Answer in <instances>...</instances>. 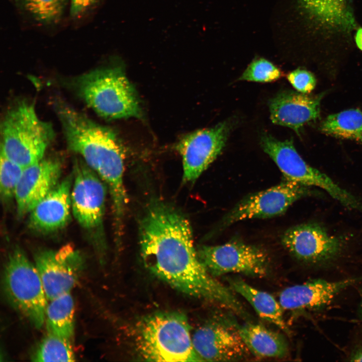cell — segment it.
Wrapping results in <instances>:
<instances>
[{
  "instance_id": "obj_17",
  "label": "cell",
  "mask_w": 362,
  "mask_h": 362,
  "mask_svg": "<svg viewBox=\"0 0 362 362\" xmlns=\"http://www.w3.org/2000/svg\"><path fill=\"white\" fill-rule=\"evenodd\" d=\"M360 280L359 278L329 281L318 279L286 288L279 301L283 309H319L329 305L342 291Z\"/></svg>"
},
{
  "instance_id": "obj_21",
  "label": "cell",
  "mask_w": 362,
  "mask_h": 362,
  "mask_svg": "<svg viewBox=\"0 0 362 362\" xmlns=\"http://www.w3.org/2000/svg\"><path fill=\"white\" fill-rule=\"evenodd\" d=\"M228 282L231 288L244 298L259 317L290 333L284 318L283 309L272 295L256 289L241 279H229Z\"/></svg>"
},
{
  "instance_id": "obj_1",
  "label": "cell",
  "mask_w": 362,
  "mask_h": 362,
  "mask_svg": "<svg viewBox=\"0 0 362 362\" xmlns=\"http://www.w3.org/2000/svg\"><path fill=\"white\" fill-rule=\"evenodd\" d=\"M139 242L144 265L156 277L183 293L246 316L232 291L200 259L190 222L175 208L161 202L151 204L140 222Z\"/></svg>"
},
{
  "instance_id": "obj_20",
  "label": "cell",
  "mask_w": 362,
  "mask_h": 362,
  "mask_svg": "<svg viewBox=\"0 0 362 362\" xmlns=\"http://www.w3.org/2000/svg\"><path fill=\"white\" fill-rule=\"evenodd\" d=\"M238 330L250 352L257 357L282 358L288 353L285 338L262 325L248 322L239 327Z\"/></svg>"
},
{
  "instance_id": "obj_11",
  "label": "cell",
  "mask_w": 362,
  "mask_h": 362,
  "mask_svg": "<svg viewBox=\"0 0 362 362\" xmlns=\"http://www.w3.org/2000/svg\"><path fill=\"white\" fill-rule=\"evenodd\" d=\"M315 195L317 192L312 190L311 187L285 179L240 201L223 218L221 228L248 219L266 218L281 215L296 201Z\"/></svg>"
},
{
  "instance_id": "obj_23",
  "label": "cell",
  "mask_w": 362,
  "mask_h": 362,
  "mask_svg": "<svg viewBox=\"0 0 362 362\" xmlns=\"http://www.w3.org/2000/svg\"><path fill=\"white\" fill-rule=\"evenodd\" d=\"M319 129L334 137L362 142V112L351 109L330 115L323 120Z\"/></svg>"
},
{
  "instance_id": "obj_3",
  "label": "cell",
  "mask_w": 362,
  "mask_h": 362,
  "mask_svg": "<svg viewBox=\"0 0 362 362\" xmlns=\"http://www.w3.org/2000/svg\"><path fill=\"white\" fill-rule=\"evenodd\" d=\"M135 343L145 360L203 361L194 349L187 318L180 313L158 312L143 318L136 326Z\"/></svg>"
},
{
  "instance_id": "obj_13",
  "label": "cell",
  "mask_w": 362,
  "mask_h": 362,
  "mask_svg": "<svg viewBox=\"0 0 362 362\" xmlns=\"http://www.w3.org/2000/svg\"><path fill=\"white\" fill-rule=\"evenodd\" d=\"M34 263L48 301L70 292L85 266L80 253L68 244L56 250H40L35 254Z\"/></svg>"
},
{
  "instance_id": "obj_32",
  "label": "cell",
  "mask_w": 362,
  "mask_h": 362,
  "mask_svg": "<svg viewBox=\"0 0 362 362\" xmlns=\"http://www.w3.org/2000/svg\"><path fill=\"white\" fill-rule=\"evenodd\" d=\"M359 313L360 317L362 318V288L360 291V299L359 306Z\"/></svg>"
},
{
  "instance_id": "obj_24",
  "label": "cell",
  "mask_w": 362,
  "mask_h": 362,
  "mask_svg": "<svg viewBox=\"0 0 362 362\" xmlns=\"http://www.w3.org/2000/svg\"><path fill=\"white\" fill-rule=\"evenodd\" d=\"M71 340L47 333L31 356L33 361H73L75 355Z\"/></svg>"
},
{
  "instance_id": "obj_30",
  "label": "cell",
  "mask_w": 362,
  "mask_h": 362,
  "mask_svg": "<svg viewBox=\"0 0 362 362\" xmlns=\"http://www.w3.org/2000/svg\"><path fill=\"white\" fill-rule=\"evenodd\" d=\"M347 358L350 361H362V342H357L352 346Z\"/></svg>"
},
{
  "instance_id": "obj_16",
  "label": "cell",
  "mask_w": 362,
  "mask_h": 362,
  "mask_svg": "<svg viewBox=\"0 0 362 362\" xmlns=\"http://www.w3.org/2000/svg\"><path fill=\"white\" fill-rule=\"evenodd\" d=\"M324 93L309 95L285 90L278 93L268 103L270 118L275 124L289 127L298 134L306 124L320 117Z\"/></svg>"
},
{
  "instance_id": "obj_7",
  "label": "cell",
  "mask_w": 362,
  "mask_h": 362,
  "mask_svg": "<svg viewBox=\"0 0 362 362\" xmlns=\"http://www.w3.org/2000/svg\"><path fill=\"white\" fill-rule=\"evenodd\" d=\"M260 143L262 150L276 163L285 179L321 188L346 208L362 212L361 203L353 195L303 160L293 140L281 141L264 133Z\"/></svg>"
},
{
  "instance_id": "obj_9",
  "label": "cell",
  "mask_w": 362,
  "mask_h": 362,
  "mask_svg": "<svg viewBox=\"0 0 362 362\" xmlns=\"http://www.w3.org/2000/svg\"><path fill=\"white\" fill-rule=\"evenodd\" d=\"M71 201L73 216L83 229L101 236L106 186L82 158L74 159Z\"/></svg>"
},
{
  "instance_id": "obj_28",
  "label": "cell",
  "mask_w": 362,
  "mask_h": 362,
  "mask_svg": "<svg viewBox=\"0 0 362 362\" xmlns=\"http://www.w3.org/2000/svg\"><path fill=\"white\" fill-rule=\"evenodd\" d=\"M287 78L297 91L304 94L311 93L316 84L314 74L304 69L298 68L290 72Z\"/></svg>"
},
{
  "instance_id": "obj_22",
  "label": "cell",
  "mask_w": 362,
  "mask_h": 362,
  "mask_svg": "<svg viewBox=\"0 0 362 362\" xmlns=\"http://www.w3.org/2000/svg\"><path fill=\"white\" fill-rule=\"evenodd\" d=\"M48 301L45 319L47 333L72 341L74 330V304L70 293Z\"/></svg>"
},
{
  "instance_id": "obj_15",
  "label": "cell",
  "mask_w": 362,
  "mask_h": 362,
  "mask_svg": "<svg viewBox=\"0 0 362 362\" xmlns=\"http://www.w3.org/2000/svg\"><path fill=\"white\" fill-rule=\"evenodd\" d=\"M61 171V163L55 158H43L24 168L15 196L19 217L29 214L58 184Z\"/></svg>"
},
{
  "instance_id": "obj_2",
  "label": "cell",
  "mask_w": 362,
  "mask_h": 362,
  "mask_svg": "<svg viewBox=\"0 0 362 362\" xmlns=\"http://www.w3.org/2000/svg\"><path fill=\"white\" fill-rule=\"evenodd\" d=\"M57 112L68 148L79 154L108 186L113 202H124L125 150L117 134L67 106L59 105Z\"/></svg>"
},
{
  "instance_id": "obj_19",
  "label": "cell",
  "mask_w": 362,
  "mask_h": 362,
  "mask_svg": "<svg viewBox=\"0 0 362 362\" xmlns=\"http://www.w3.org/2000/svg\"><path fill=\"white\" fill-rule=\"evenodd\" d=\"M299 4L308 16L322 26L349 31L356 26L351 0H300Z\"/></svg>"
},
{
  "instance_id": "obj_26",
  "label": "cell",
  "mask_w": 362,
  "mask_h": 362,
  "mask_svg": "<svg viewBox=\"0 0 362 362\" xmlns=\"http://www.w3.org/2000/svg\"><path fill=\"white\" fill-rule=\"evenodd\" d=\"M24 168L9 159L1 151L0 195L4 204L15 198L17 185Z\"/></svg>"
},
{
  "instance_id": "obj_8",
  "label": "cell",
  "mask_w": 362,
  "mask_h": 362,
  "mask_svg": "<svg viewBox=\"0 0 362 362\" xmlns=\"http://www.w3.org/2000/svg\"><path fill=\"white\" fill-rule=\"evenodd\" d=\"M282 242L296 258L318 268L334 265L342 255L346 245L341 237L329 233L317 223L290 228L283 235Z\"/></svg>"
},
{
  "instance_id": "obj_4",
  "label": "cell",
  "mask_w": 362,
  "mask_h": 362,
  "mask_svg": "<svg viewBox=\"0 0 362 362\" xmlns=\"http://www.w3.org/2000/svg\"><path fill=\"white\" fill-rule=\"evenodd\" d=\"M73 84L78 96L102 117L121 119L142 116L135 89L120 67L93 70L77 77Z\"/></svg>"
},
{
  "instance_id": "obj_31",
  "label": "cell",
  "mask_w": 362,
  "mask_h": 362,
  "mask_svg": "<svg viewBox=\"0 0 362 362\" xmlns=\"http://www.w3.org/2000/svg\"><path fill=\"white\" fill-rule=\"evenodd\" d=\"M355 41L357 47L362 51V28L357 30L355 35Z\"/></svg>"
},
{
  "instance_id": "obj_6",
  "label": "cell",
  "mask_w": 362,
  "mask_h": 362,
  "mask_svg": "<svg viewBox=\"0 0 362 362\" xmlns=\"http://www.w3.org/2000/svg\"><path fill=\"white\" fill-rule=\"evenodd\" d=\"M3 284L11 305L35 328H41L45 322L48 300L35 263L19 248L8 255Z\"/></svg>"
},
{
  "instance_id": "obj_12",
  "label": "cell",
  "mask_w": 362,
  "mask_h": 362,
  "mask_svg": "<svg viewBox=\"0 0 362 362\" xmlns=\"http://www.w3.org/2000/svg\"><path fill=\"white\" fill-rule=\"evenodd\" d=\"M231 127L227 121L199 129L183 137L176 149L182 157L183 180L193 182L221 153Z\"/></svg>"
},
{
  "instance_id": "obj_25",
  "label": "cell",
  "mask_w": 362,
  "mask_h": 362,
  "mask_svg": "<svg viewBox=\"0 0 362 362\" xmlns=\"http://www.w3.org/2000/svg\"><path fill=\"white\" fill-rule=\"evenodd\" d=\"M22 6L37 21L57 22L63 13L66 0H20Z\"/></svg>"
},
{
  "instance_id": "obj_14",
  "label": "cell",
  "mask_w": 362,
  "mask_h": 362,
  "mask_svg": "<svg viewBox=\"0 0 362 362\" xmlns=\"http://www.w3.org/2000/svg\"><path fill=\"white\" fill-rule=\"evenodd\" d=\"M192 341L196 352L203 361L241 360L250 352L238 327L220 321H212L200 327L194 332Z\"/></svg>"
},
{
  "instance_id": "obj_5",
  "label": "cell",
  "mask_w": 362,
  "mask_h": 362,
  "mask_svg": "<svg viewBox=\"0 0 362 362\" xmlns=\"http://www.w3.org/2000/svg\"><path fill=\"white\" fill-rule=\"evenodd\" d=\"M1 133V151L24 168L43 158L54 137L52 125L40 120L34 105L25 101L8 111Z\"/></svg>"
},
{
  "instance_id": "obj_29",
  "label": "cell",
  "mask_w": 362,
  "mask_h": 362,
  "mask_svg": "<svg viewBox=\"0 0 362 362\" xmlns=\"http://www.w3.org/2000/svg\"><path fill=\"white\" fill-rule=\"evenodd\" d=\"M100 0H70V13L72 17H76L88 11Z\"/></svg>"
},
{
  "instance_id": "obj_27",
  "label": "cell",
  "mask_w": 362,
  "mask_h": 362,
  "mask_svg": "<svg viewBox=\"0 0 362 362\" xmlns=\"http://www.w3.org/2000/svg\"><path fill=\"white\" fill-rule=\"evenodd\" d=\"M283 76L280 68L268 60L258 58L253 60L239 78L240 80L257 82H272Z\"/></svg>"
},
{
  "instance_id": "obj_18",
  "label": "cell",
  "mask_w": 362,
  "mask_h": 362,
  "mask_svg": "<svg viewBox=\"0 0 362 362\" xmlns=\"http://www.w3.org/2000/svg\"><path fill=\"white\" fill-rule=\"evenodd\" d=\"M72 179L68 176L59 182L29 213L28 225L32 230L48 233L67 224L71 209Z\"/></svg>"
},
{
  "instance_id": "obj_10",
  "label": "cell",
  "mask_w": 362,
  "mask_h": 362,
  "mask_svg": "<svg viewBox=\"0 0 362 362\" xmlns=\"http://www.w3.org/2000/svg\"><path fill=\"white\" fill-rule=\"evenodd\" d=\"M197 250L200 259L213 276L239 273L260 278L267 274L269 268V257L264 250L241 242L201 245Z\"/></svg>"
}]
</instances>
